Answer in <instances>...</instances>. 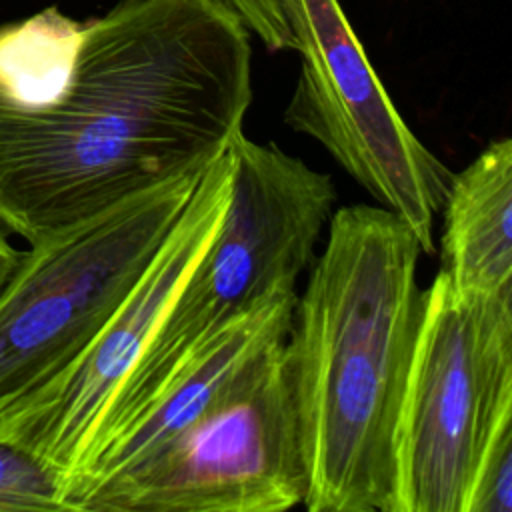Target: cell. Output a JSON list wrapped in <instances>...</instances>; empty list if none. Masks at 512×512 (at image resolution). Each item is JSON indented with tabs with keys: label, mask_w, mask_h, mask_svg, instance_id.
<instances>
[{
	"label": "cell",
	"mask_w": 512,
	"mask_h": 512,
	"mask_svg": "<svg viewBox=\"0 0 512 512\" xmlns=\"http://www.w3.org/2000/svg\"><path fill=\"white\" fill-rule=\"evenodd\" d=\"M512 422V298L456 290L438 270L394 434L390 512H464L490 438Z\"/></svg>",
	"instance_id": "obj_4"
},
{
	"label": "cell",
	"mask_w": 512,
	"mask_h": 512,
	"mask_svg": "<svg viewBox=\"0 0 512 512\" xmlns=\"http://www.w3.org/2000/svg\"><path fill=\"white\" fill-rule=\"evenodd\" d=\"M284 10L300 54L284 122L316 140L432 254L454 172L404 122L338 0H284Z\"/></svg>",
	"instance_id": "obj_7"
},
{
	"label": "cell",
	"mask_w": 512,
	"mask_h": 512,
	"mask_svg": "<svg viewBox=\"0 0 512 512\" xmlns=\"http://www.w3.org/2000/svg\"><path fill=\"white\" fill-rule=\"evenodd\" d=\"M202 170L22 252L0 292V412L58 376L94 340L166 240Z\"/></svg>",
	"instance_id": "obj_5"
},
{
	"label": "cell",
	"mask_w": 512,
	"mask_h": 512,
	"mask_svg": "<svg viewBox=\"0 0 512 512\" xmlns=\"http://www.w3.org/2000/svg\"><path fill=\"white\" fill-rule=\"evenodd\" d=\"M294 302V286L282 288L204 342L142 414L108 440L68 484L66 510L90 512L98 496L140 470L190 428L264 348L286 338Z\"/></svg>",
	"instance_id": "obj_9"
},
{
	"label": "cell",
	"mask_w": 512,
	"mask_h": 512,
	"mask_svg": "<svg viewBox=\"0 0 512 512\" xmlns=\"http://www.w3.org/2000/svg\"><path fill=\"white\" fill-rule=\"evenodd\" d=\"M248 32L224 0L2 24L0 226L32 246L224 154L252 102Z\"/></svg>",
	"instance_id": "obj_1"
},
{
	"label": "cell",
	"mask_w": 512,
	"mask_h": 512,
	"mask_svg": "<svg viewBox=\"0 0 512 512\" xmlns=\"http://www.w3.org/2000/svg\"><path fill=\"white\" fill-rule=\"evenodd\" d=\"M232 166L228 146L202 170L152 262L82 354L58 376L0 412V440L30 452L48 466L60 478L62 498L108 408L186 276L216 236L230 200Z\"/></svg>",
	"instance_id": "obj_8"
},
{
	"label": "cell",
	"mask_w": 512,
	"mask_h": 512,
	"mask_svg": "<svg viewBox=\"0 0 512 512\" xmlns=\"http://www.w3.org/2000/svg\"><path fill=\"white\" fill-rule=\"evenodd\" d=\"M66 512L60 478L30 452L0 440V512Z\"/></svg>",
	"instance_id": "obj_11"
},
{
	"label": "cell",
	"mask_w": 512,
	"mask_h": 512,
	"mask_svg": "<svg viewBox=\"0 0 512 512\" xmlns=\"http://www.w3.org/2000/svg\"><path fill=\"white\" fill-rule=\"evenodd\" d=\"M440 272L468 294L512 298V140H492L452 174L442 206Z\"/></svg>",
	"instance_id": "obj_10"
},
{
	"label": "cell",
	"mask_w": 512,
	"mask_h": 512,
	"mask_svg": "<svg viewBox=\"0 0 512 512\" xmlns=\"http://www.w3.org/2000/svg\"><path fill=\"white\" fill-rule=\"evenodd\" d=\"M308 466L284 340L264 348L170 446L90 512H284L304 504Z\"/></svg>",
	"instance_id": "obj_6"
},
{
	"label": "cell",
	"mask_w": 512,
	"mask_h": 512,
	"mask_svg": "<svg viewBox=\"0 0 512 512\" xmlns=\"http://www.w3.org/2000/svg\"><path fill=\"white\" fill-rule=\"evenodd\" d=\"M270 52L294 50L296 42L286 18L284 0H224Z\"/></svg>",
	"instance_id": "obj_13"
},
{
	"label": "cell",
	"mask_w": 512,
	"mask_h": 512,
	"mask_svg": "<svg viewBox=\"0 0 512 512\" xmlns=\"http://www.w3.org/2000/svg\"><path fill=\"white\" fill-rule=\"evenodd\" d=\"M284 338L308 512H390L394 434L422 318L424 254L382 206L334 210Z\"/></svg>",
	"instance_id": "obj_2"
},
{
	"label": "cell",
	"mask_w": 512,
	"mask_h": 512,
	"mask_svg": "<svg viewBox=\"0 0 512 512\" xmlns=\"http://www.w3.org/2000/svg\"><path fill=\"white\" fill-rule=\"evenodd\" d=\"M464 512H512V422L504 424L484 448Z\"/></svg>",
	"instance_id": "obj_12"
},
{
	"label": "cell",
	"mask_w": 512,
	"mask_h": 512,
	"mask_svg": "<svg viewBox=\"0 0 512 512\" xmlns=\"http://www.w3.org/2000/svg\"><path fill=\"white\" fill-rule=\"evenodd\" d=\"M22 258V250H18L6 236V230L0 226V292L14 274L18 262Z\"/></svg>",
	"instance_id": "obj_14"
},
{
	"label": "cell",
	"mask_w": 512,
	"mask_h": 512,
	"mask_svg": "<svg viewBox=\"0 0 512 512\" xmlns=\"http://www.w3.org/2000/svg\"><path fill=\"white\" fill-rule=\"evenodd\" d=\"M230 154L232 188L222 224L108 408L74 478L220 328L270 294L296 286L316 252L338 198L330 174L244 130L234 136Z\"/></svg>",
	"instance_id": "obj_3"
}]
</instances>
